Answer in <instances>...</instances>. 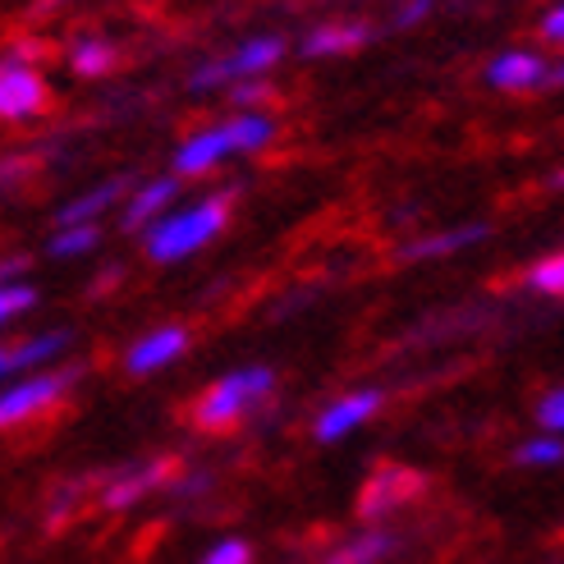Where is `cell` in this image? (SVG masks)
<instances>
[{"mask_svg":"<svg viewBox=\"0 0 564 564\" xmlns=\"http://www.w3.org/2000/svg\"><path fill=\"white\" fill-rule=\"evenodd\" d=\"M235 193L239 188H216L207 197H197V203H184L171 216H161L143 239L148 258L165 267V262H184V258H193V252H203L225 225H230Z\"/></svg>","mask_w":564,"mask_h":564,"instance_id":"obj_2","label":"cell"},{"mask_svg":"<svg viewBox=\"0 0 564 564\" xmlns=\"http://www.w3.org/2000/svg\"><path fill=\"white\" fill-rule=\"evenodd\" d=\"M377 37L372 23L362 19H330V23H313L299 37V55L303 61H326V55H354Z\"/></svg>","mask_w":564,"mask_h":564,"instance_id":"obj_14","label":"cell"},{"mask_svg":"<svg viewBox=\"0 0 564 564\" xmlns=\"http://www.w3.org/2000/svg\"><path fill=\"white\" fill-rule=\"evenodd\" d=\"M538 427H542L546 436H560V441H564V386H555V390L542 394V404H538Z\"/></svg>","mask_w":564,"mask_h":564,"instance_id":"obj_24","label":"cell"},{"mask_svg":"<svg viewBox=\"0 0 564 564\" xmlns=\"http://www.w3.org/2000/svg\"><path fill=\"white\" fill-rule=\"evenodd\" d=\"M491 230L482 220L473 225H455V230H441V235H422V239H409L400 248V262H436V258H449V252H464L473 243H482Z\"/></svg>","mask_w":564,"mask_h":564,"instance_id":"obj_16","label":"cell"},{"mask_svg":"<svg viewBox=\"0 0 564 564\" xmlns=\"http://www.w3.org/2000/svg\"><path fill=\"white\" fill-rule=\"evenodd\" d=\"M133 184H138V180H133L129 171L93 184L88 193H78L74 203H65L61 212H55V230H69V225H101V216H110V212L124 207V197L133 193Z\"/></svg>","mask_w":564,"mask_h":564,"instance_id":"obj_12","label":"cell"},{"mask_svg":"<svg viewBox=\"0 0 564 564\" xmlns=\"http://www.w3.org/2000/svg\"><path fill=\"white\" fill-rule=\"evenodd\" d=\"M188 354V326H156L148 335H138V340L124 349V372L129 377H152L161 368H171Z\"/></svg>","mask_w":564,"mask_h":564,"instance_id":"obj_11","label":"cell"},{"mask_svg":"<svg viewBox=\"0 0 564 564\" xmlns=\"http://www.w3.org/2000/svg\"><path fill=\"white\" fill-rule=\"evenodd\" d=\"M546 61L538 51H528V46H510V51H500L496 61L487 65V83L496 93H538L546 88Z\"/></svg>","mask_w":564,"mask_h":564,"instance_id":"obj_15","label":"cell"},{"mask_svg":"<svg viewBox=\"0 0 564 564\" xmlns=\"http://www.w3.org/2000/svg\"><path fill=\"white\" fill-rule=\"evenodd\" d=\"M427 14H432V6H400V10H394V28H413Z\"/></svg>","mask_w":564,"mask_h":564,"instance_id":"obj_29","label":"cell"},{"mask_svg":"<svg viewBox=\"0 0 564 564\" xmlns=\"http://www.w3.org/2000/svg\"><path fill=\"white\" fill-rule=\"evenodd\" d=\"M271 390H275V372L262 368V362H252V368H235V372H225L216 386H207L203 394H197L188 417H193L197 432L220 436V432L239 427V422L258 404H267Z\"/></svg>","mask_w":564,"mask_h":564,"instance_id":"obj_3","label":"cell"},{"mask_svg":"<svg viewBox=\"0 0 564 564\" xmlns=\"http://www.w3.org/2000/svg\"><path fill=\"white\" fill-rule=\"evenodd\" d=\"M422 487H427V477H422L417 468L377 464V468L368 473V482H362V491H358V519L377 528V523H386L390 514H400L409 500H417Z\"/></svg>","mask_w":564,"mask_h":564,"instance_id":"obj_7","label":"cell"},{"mask_svg":"<svg viewBox=\"0 0 564 564\" xmlns=\"http://www.w3.org/2000/svg\"><path fill=\"white\" fill-rule=\"evenodd\" d=\"M381 404H386V390H377V386H368V390H349V394L330 400V404L317 413L313 436H317L322 445L345 441V436H354L358 427H368V422L381 413Z\"/></svg>","mask_w":564,"mask_h":564,"instance_id":"obj_8","label":"cell"},{"mask_svg":"<svg viewBox=\"0 0 564 564\" xmlns=\"http://www.w3.org/2000/svg\"><path fill=\"white\" fill-rule=\"evenodd\" d=\"M78 505H83V482H65L61 491L51 496V505H46V528H61L78 510Z\"/></svg>","mask_w":564,"mask_h":564,"instance_id":"obj_25","label":"cell"},{"mask_svg":"<svg viewBox=\"0 0 564 564\" xmlns=\"http://www.w3.org/2000/svg\"><path fill=\"white\" fill-rule=\"evenodd\" d=\"M33 307H37V290L28 285V280H6V285H0V326L19 322L23 313H33Z\"/></svg>","mask_w":564,"mask_h":564,"instance_id":"obj_22","label":"cell"},{"mask_svg":"<svg viewBox=\"0 0 564 564\" xmlns=\"http://www.w3.org/2000/svg\"><path fill=\"white\" fill-rule=\"evenodd\" d=\"M285 51H290V37H280V33H252L235 51L212 55V61L193 65L188 93H212V88H235V83H248V78H267L280 61H285Z\"/></svg>","mask_w":564,"mask_h":564,"instance_id":"obj_4","label":"cell"},{"mask_svg":"<svg viewBox=\"0 0 564 564\" xmlns=\"http://www.w3.org/2000/svg\"><path fill=\"white\" fill-rule=\"evenodd\" d=\"M51 106L46 93V78L28 65H6L0 61V120L14 124V120H33Z\"/></svg>","mask_w":564,"mask_h":564,"instance_id":"obj_10","label":"cell"},{"mask_svg":"<svg viewBox=\"0 0 564 564\" xmlns=\"http://www.w3.org/2000/svg\"><path fill=\"white\" fill-rule=\"evenodd\" d=\"M280 133V120L271 110H243V116H230L220 124H207L188 133L184 143L175 148V180H197V175H212L225 156H239V152H267Z\"/></svg>","mask_w":564,"mask_h":564,"instance_id":"obj_1","label":"cell"},{"mask_svg":"<svg viewBox=\"0 0 564 564\" xmlns=\"http://www.w3.org/2000/svg\"><path fill=\"white\" fill-rule=\"evenodd\" d=\"M551 188H564V171H555V175H551Z\"/></svg>","mask_w":564,"mask_h":564,"instance_id":"obj_31","label":"cell"},{"mask_svg":"<svg viewBox=\"0 0 564 564\" xmlns=\"http://www.w3.org/2000/svg\"><path fill=\"white\" fill-rule=\"evenodd\" d=\"M116 65H120V46L110 42V37H97V33L74 37V46H69V69H74L78 78H106Z\"/></svg>","mask_w":564,"mask_h":564,"instance_id":"obj_18","label":"cell"},{"mask_svg":"<svg viewBox=\"0 0 564 564\" xmlns=\"http://www.w3.org/2000/svg\"><path fill=\"white\" fill-rule=\"evenodd\" d=\"M175 197H180V180H175V175L138 180L133 193L124 197V207H120V230H129V235H148L161 216H171V212H175Z\"/></svg>","mask_w":564,"mask_h":564,"instance_id":"obj_9","label":"cell"},{"mask_svg":"<svg viewBox=\"0 0 564 564\" xmlns=\"http://www.w3.org/2000/svg\"><path fill=\"white\" fill-rule=\"evenodd\" d=\"M394 551H400V538H394L390 528H362L354 538L335 542L322 555V564H386Z\"/></svg>","mask_w":564,"mask_h":564,"instance_id":"obj_17","label":"cell"},{"mask_svg":"<svg viewBox=\"0 0 564 564\" xmlns=\"http://www.w3.org/2000/svg\"><path fill=\"white\" fill-rule=\"evenodd\" d=\"M546 88H564V55L546 69Z\"/></svg>","mask_w":564,"mask_h":564,"instance_id":"obj_30","label":"cell"},{"mask_svg":"<svg viewBox=\"0 0 564 564\" xmlns=\"http://www.w3.org/2000/svg\"><path fill=\"white\" fill-rule=\"evenodd\" d=\"M69 340H74L69 330H42V335H28V340H19V345H0V381L46 372L51 362L69 349Z\"/></svg>","mask_w":564,"mask_h":564,"instance_id":"obj_13","label":"cell"},{"mask_svg":"<svg viewBox=\"0 0 564 564\" xmlns=\"http://www.w3.org/2000/svg\"><path fill=\"white\" fill-rule=\"evenodd\" d=\"M267 101H271V83L267 78H248V83H235L230 88L235 116H243V110H267Z\"/></svg>","mask_w":564,"mask_h":564,"instance_id":"obj_23","label":"cell"},{"mask_svg":"<svg viewBox=\"0 0 564 564\" xmlns=\"http://www.w3.org/2000/svg\"><path fill=\"white\" fill-rule=\"evenodd\" d=\"M542 37L551 46H564V6H555V10L542 14Z\"/></svg>","mask_w":564,"mask_h":564,"instance_id":"obj_28","label":"cell"},{"mask_svg":"<svg viewBox=\"0 0 564 564\" xmlns=\"http://www.w3.org/2000/svg\"><path fill=\"white\" fill-rule=\"evenodd\" d=\"M197 564H252V546L243 538H220Z\"/></svg>","mask_w":564,"mask_h":564,"instance_id":"obj_27","label":"cell"},{"mask_svg":"<svg viewBox=\"0 0 564 564\" xmlns=\"http://www.w3.org/2000/svg\"><path fill=\"white\" fill-rule=\"evenodd\" d=\"M101 243V225H69V230H51L46 239V258H83Z\"/></svg>","mask_w":564,"mask_h":564,"instance_id":"obj_19","label":"cell"},{"mask_svg":"<svg viewBox=\"0 0 564 564\" xmlns=\"http://www.w3.org/2000/svg\"><path fill=\"white\" fill-rule=\"evenodd\" d=\"M514 464H528V468H555V464H564V441H560V436H546V432L528 436V441L514 449Z\"/></svg>","mask_w":564,"mask_h":564,"instance_id":"obj_21","label":"cell"},{"mask_svg":"<svg viewBox=\"0 0 564 564\" xmlns=\"http://www.w3.org/2000/svg\"><path fill=\"white\" fill-rule=\"evenodd\" d=\"M83 372H88V362H74V368H46V372H33V377H19L10 386H0V432L23 427V422L51 413L83 381Z\"/></svg>","mask_w":564,"mask_h":564,"instance_id":"obj_5","label":"cell"},{"mask_svg":"<svg viewBox=\"0 0 564 564\" xmlns=\"http://www.w3.org/2000/svg\"><path fill=\"white\" fill-rule=\"evenodd\" d=\"M528 290H538L546 299H564V248L560 252H546L528 267Z\"/></svg>","mask_w":564,"mask_h":564,"instance_id":"obj_20","label":"cell"},{"mask_svg":"<svg viewBox=\"0 0 564 564\" xmlns=\"http://www.w3.org/2000/svg\"><path fill=\"white\" fill-rule=\"evenodd\" d=\"M175 473H180V464L171 455H156V459H143V464H124V468H116L110 477L97 482V500H101V510L124 514V510H133V505H143L148 496H156L165 482H175Z\"/></svg>","mask_w":564,"mask_h":564,"instance_id":"obj_6","label":"cell"},{"mask_svg":"<svg viewBox=\"0 0 564 564\" xmlns=\"http://www.w3.org/2000/svg\"><path fill=\"white\" fill-rule=\"evenodd\" d=\"M37 171V156L33 152H14V156H0V188H19L28 184Z\"/></svg>","mask_w":564,"mask_h":564,"instance_id":"obj_26","label":"cell"}]
</instances>
